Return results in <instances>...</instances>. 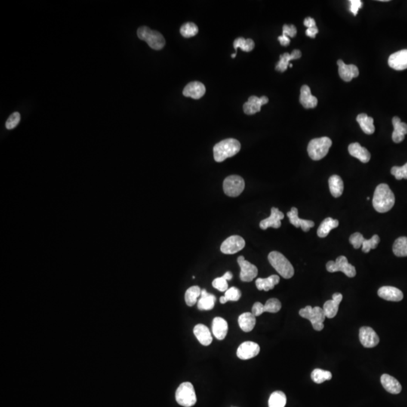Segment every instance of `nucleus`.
<instances>
[{
    "instance_id": "nucleus-1",
    "label": "nucleus",
    "mask_w": 407,
    "mask_h": 407,
    "mask_svg": "<svg viewBox=\"0 0 407 407\" xmlns=\"http://www.w3.org/2000/svg\"><path fill=\"white\" fill-rule=\"evenodd\" d=\"M395 203V197L389 185L382 183L379 185L374 192L373 205L379 213H386L390 211Z\"/></svg>"
},
{
    "instance_id": "nucleus-2",
    "label": "nucleus",
    "mask_w": 407,
    "mask_h": 407,
    "mask_svg": "<svg viewBox=\"0 0 407 407\" xmlns=\"http://www.w3.org/2000/svg\"><path fill=\"white\" fill-rule=\"evenodd\" d=\"M241 150V143L233 138L226 139L217 143L214 147V158L217 162L236 155Z\"/></svg>"
},
{
    "instance_id": "nucleus-3",
    "label": "nucleus",
    "mask_w": 407,
    "mask_h": 407,
    "mask_svg": "<svg viewBox=\"0 0 407 407\" xmlns=\"http://www.w3.org/2000/svg\"><path fill=\"white\" fill-rule=\"evenodd\" d=\"M269 263L272 267L285 279H290L294 275V266L289 260L278 251H272L269 254Z\"/></svg>"
},
{
    "instance_id": "nucleus-4",
    "label": "nucleus",
    "mask_w": 407,
    "mask_h": 407,
    "mask_svg": "<svg viewBox=\"0 0 407 407\" xmlns=\"http://www.w3.org/2000/svg\"><path fill=\"white\" fill-rule=\"evenodd\" d=\"M332 140L328 137L315 138L309 142L308 152L312 160L319 161L328 155L332 146Z\"/></svg>"
},
{
    "instance_id": "nucleus-5",
    "label": "nucleus",
    "mask_w": 407,
    "mask_h": 407,
    "mask_svg": "<svg viewBox=\"0 0 407 407\" xmlns=\"http://www.w3.org/2000/svg\"><path fill=\"white\" fill-rule=\"evenodd\" d=\"M137 36L147 42L149 46L154 50L162 49L165 45V39L158 31L152 30L148 26H141L137 29Z\"/></svg>"
},
{
    "instance_id": "nucleus-6",
    "label": "nucleus",
    "mask_w": 407,
    "mask_h": 407,
    "mask_svg": "<svg viewBox=\"0 0 407 407\" xmlns=\"http://www.w3.org/2000/svg\"><path fill=\"white\" fill-rule=\"evenodd\" d=\"M299 314L300 316L309 320L312 323V327L315 331H321L324 329V322L327 317L322 308L318 307V306L313 308L312 306H308L304 309H302Z\"/></svg>"
},
{
    "instance_id": "nucleus-7",
    "label": "nucleus",
    "mask_w": 407,
    "mask_h": 407,
    "mask_svg": "<svg viewBox=\"0 0 407 407\" xmlns=\"http://www.w3.org/2000/svg\"><path fill=\"white\" fill-rule=\"evenodd\" d=\"M176 401L182 407H193L197 402L196 395L192 383H183L176 392Z\"/></svg>"
},
{
    "instance_id": "nucleus-8",
    "label": "nucleus",
    "mask_w": 407,
    "mask_h": 407,
    "mask_svg": "<svg viewBox=\"0 0 407 407\" xmlns=\"http://www.w3.org/2000/svg\"><path fill=\"white\" fill-rule=\"evenodd\" d=\"M327 270L329 272H342L349 278H354L356 275L355 266L349 263L347 258L344 256H340L336 261H329L327 263Z\"/></svg>"
},
{
    "instance_id": "nucleus-9",
    "label": "nucleus",
    "mask_w": 407,
    "mask_h": 407,
    "mask_svg": "<svg viewBox=\"0 0 407 407\" xmlns=\"http://www.w3.org/2000/svg\"><path fill=\"white\" fill-rule=\"evenodd\" d=\"M245 187L244 179L238 175H231L223 181V190L229 197H237L241 195Z\"/></svg>"
},
{
    "instance_id": "nucleus-10",
    "label": "nucleus",
    "mask_w": 407,
    "mask_h": 407,
    "mask_svg": "<svg viewBox=\"0 0 407 407\" xmlns=\"http://www.w3.org/2000/svg\"><path fill=\"white\" fill-rule=\"evenodd\" d=\"M245 247V241L239 235H232L223 241L220 251L225 254H234Z\"/></svg>"
},
{
    "instance_id": "nucleus-11",
    "label": "nucleus",
    "mask_w": 407,
    "mask_h": 407,
    "mask_svg": "<svg viewBox=\"0 0 407 407\" xmlns=\"http://www.w3.org/2000/svg\"><path fill=\"white\" fill-rule=\"evenodd\" d=\"M238 263L241 268L240 278L244 282H251L258 275L257 266L245 260L243 256L238 257Z\"/></svg>"
},
{
    "instance_id": "nucleus-12",
    "label": "nucleus",
    "mask_w": 407,
    "mask_h": 407,
    "mask_svg": "<svg viewBox=\"0 0 407 407\" xmlns=\"http://www.w3.org/2000/svg\"><path fill=\"white\" fill-rule=\"evenodd\" d=\"M281 309V303L278 299L272 298L267 300L266 304L263 305L261 303H254L252 308L253 315L255 317L260 316L264 312L269 313H277Z\"/></svg>"
},
{
    "instance_id": "nucleus-13",
    "label": "nucleus",
    "mask_w": 407,
    "mask_h": 407,
    "mask_svg": "<svg viewBox=\"0 0 407 407\" xmlns=\"http://www.w3.org/2000/svg\"><path fill=\"white\" fill-rule=\"evenodd\" d=\"M359 340L364 347L374 348L380 343V337L373 328L362 327L359 331Z\"/></svg>"
},
{
    "instance_id": "nucleus-14",
    "label": "nucleus",
    "mask_w": 407,
    "mask_h": 407,
    "mask_svg": "<svg viewBox=\"0 0 407 407\" xmlns=\"http://www.w3.org/2000/svg\"><path fill=\"white\" fill-rule=\"evenodd\" d=\"M260 352V347L254 342H244L237 350V356L241 360H249L255 358Z\"/></svg>"
},
{
    "instance_id": "nucleus-15",
    "label": "nucleus",
    "mask_w": 407,
    "mask_h": 407,
    "mask_svg": "<svg viewBox=\"0 0 407 407\" xmlns=\"http://www.w3.org/2000/svg\"><path fill=\"white\" fill-rule=\"evenodd\" d=\"M269 102V98L266 96L257 97V96H251L248 99V102L244 103V112L247 115H254L261 110L262 106L266 104Z\"/></svg>"
},
{
    "instance_id": "nucleus-16",
    "label": "nucleus",
    "mask_w": 407,
    "mask_h": 407,
    "mask_svg": "<svg viewBox=\"0 0 407 407\" xmlns=\"http://www.w3.org/2000/svg\"><path fill=\"white\" fill-rule=\"evenodd\" d=\"M284 218V214L278 210V208H272L271 210L270 217L262 220L260 223V227L263 230L268 228L272 227L274 229H278L281 226V220Z\"/></svg>"
},
{
    "instance_id": "nucleus-17",
    "label": "nucleus",
    "mask_w": 407,
    "mask_h": 407,
    "mask_svg": "<svg viewBox=\"0 0 407 407\" xmlns=\"http://www.w3.org/2000/svg\"><path fill=\"white\" fill-rule=\"evenodd\" d=\"M389 65L395 70L407 69V49L394 53L389 58Z\"/></svg>"
},
{
    "instance_id": "nucleus-18",
    "label": "nucleus",
    "mask_w": 407,
    "mask_h": 407,
    "mask_svg": "<svg viewBox=\"0 0 407 407\" xmlns=\"http://www.w3.org/2000/svg\"><path fill=\"white\" fill-rule=\"evenodd\" d=\"M205 91H206V88L204 84L201 83L200 81H192L185 87L183 94L185 97L198 100L205 95Z\"/></svg>"
},
{
    "instance_id": "nucleus-19",
    "label": "nucleus",
    "mask_w": 407,
    "mask_h": 407,
    "mask_svg": "<svg viewBox=\"0 0 407 407\" xmlns=\"http://www.w3.org/2000/svg\"><path fill=\"white\" fill-rule=\"evenodd\" d=\"M287 215L291 224L294 225L297 228L301 227L304 232H309L310 229L315 226V223L312 220H303L299 217L298 210L297 208H291V211L288 212Z\"/></svg>"
},
{
    "instance_id": "nucleus-20",
    "label": "nucleus",
    "mask_w": 407,
    "mask_h": 407,
    "mask_svg": "<svg viewBox=\"0 0 407 407\" xmlns=\"http://www.w3.org/2000/svg\"><path fill=\"white\" fill-rule=\"evenodd\" d=\"M339 66V73L342 79L346 81H351L354 78H357L359 75L358 66L354 64L347 65L343 60L337 61Z\"/></svg>"
},
{
    "instance_id": "nucleus-21",
    "label": "nucleus",
    "mask_w": 407,
    "mask_h": 407,
    "mask_svg": "<svg viewBox=\"0 0 407 407\" xmlns=\"http://www.w3.org/2000/svg\"><path fill=\"white\" fill-rule=\"evenodd\" d=\"M343 300V295L340 293H336L333 295V299L324 303V309L326 317L328 318H334L338 313L339 306Z\"/></svg>"
},
{
    "instance_id": "nucleus-22",
    "label": "nucleus",
    "mask_w": 407,
    "mask_h": 407,
    "mask_svg": "<svg viewBox=\"0 0 407 407\" xmlns=\"http://www.w3.org/2000/svg\"><path fill=\"white\" fill-rule=\"evenodd\" d=\"M379 297L387 301L400 302L404 298V294L401 290L394 287H382L378 291Z\"/></svg>"
},
{
    "instance_id": "nucleus-23",
    "label": "nucleus",
    "mask_w": 407,
    "mask_h": 407,
    "mask_svg": "<svg viewBox=\"0 0 407 407\" xmlns=\"http://www.w3.org/2000/svg\"><path fill=\"white\" fill-rule=\"evenodd\" d=\"M394 126V132L392 134V140L395 143H399L405 138L407 134V125L401 121L399 117H394L392 120Z\"/></svg>"
},
{
    "instance_id": "nucleus-24",
    "label": "nucleus",
    "mask_w": 407,
    "mask_h": 407,
    "mask_svg": "<svg viewBox=\"0 0 407 407\" xmlns=\"http://www.w3.org/2000/svg\"><path fill=\"white\" fill-rule=\"evenodd\" d=\"M228 330H229V327H228V323L226 320L220 317H217L213 320V334L217 340H224L227 335Z\"/></svg>"
},
{
    "instance_id": "nucleus-25",
    "label": "nucleus",
    "mask_w": 407,
    "mask_h": 407,
    "mask_svg": "<svg viewBox=\"0 0 407 407\" xmlns=\"http://www.w3.org/2000/svg\"><path fill=\"white\" fill-rule=\"evenodd\" d=\"M193 332L197 340L203 346H210L212 343V336L207 326L201 324H197L194 328Z\"/></svg>"
},
{
    "instance_id": "nucleus-26",
    "label": "nucleus",
    "mask_w": 407,
    "mask_h": 407,
    "mask_svg": "<svg viewBox=\"0 0 407 407\" xmlns=\"http://www.w3.org/2000/svg\"><path fill=\"white\" fill-rule=\"evenodd\" d=\"M349 152L351 155L359 159L361 162L368 163L371 160V155L369 151L363 147L358 143H354L349 145Z\"/></svg>"
},
{
    "instance_id": "nucleus-27",
    "label": "nucleus",
    "mask_w": 407,
    "mask_h": 407,
    "mask_svg": "<svg viewBox=\"0 0 407 407\" xmlns=\"http://www.w3.org/2000/svg\"><path fill=\"white\" fill-rule=\"evenodd\" d=\"M381 383L383 388L389 393L398 395L402 390L401 383L389 374H383L381 377Z\"/></svg>"
},
{
    "instance_id": "nucleus-28",
    "label": "nucleus",
    "mask_w": 407,
    "mask_h": 407,
    "mask_svg": "<svg viewBox=\"0 0 407 407\" xmlns=\"http://www.w3.org/2000/svg\"><path fill=\"white\" fill-rule=\"evenodd\" d=\"M300 101L306 109H312L316 107L318 105V99L312 95L310 88L308 85H303L300 90Z\"/></svg>"
},
{
    "instance_id": "nucleus-29",
    "label": "nucleus",
    "mask_w": 407,
    "mask_h": 407,
    "mask_svg": "<svg viewBox=\"0 0 407 407\" xmlns=\"http://www.w3.org/2000/svg\"><path fill=\"white\" fill-rule=\"evenodd\" d=\"M302 56L301 51L300 50H294L291 54L289 53H284L280 56V60L276 65V70L279 72H284L288 69L290 65V61L292 60H297L300 58Z\"/></svg>"
},
{
    "instance_id": "nucleus-30",
    "label": "nucleus",
    "mask_w": 407,
    "mask_h": 407,
    "mask_svg": "<svg viewBox=\"0 0 407 407\" xmlns=\"http://www.w3.org/2000/svg\"><path fill=\"white\" fill-rule=\"evenodd\" d=\"M216 297L207 292L206 290H201V298L198 301V309L201 311H208L214 309L216 303Z\"/></svg>"
},
{
    "instance_id": "nucleus-31",
    "label": "nucleus",
    "mask_w": 407,
    "mask_h": 407,
    "mask_svg": "<svg viewBox=\"0 0 407 407\" xmlns=\"http://www.w3.org/2000/svg\"><path fill=\"white\" fill-rule=\"evenodd\" d=\"M238 324L244 332H251L256 325V317L251 312L241 314L238 318Z\"/></svg>"
},
{
    "instance_id": "nucleus-32",
    "label": "nucleus",
    "mask_w": 407,
    "mask_h": 407,
    "mask_svg": "<svg viewBox=\"0 0 407 407\" xmlns=\"http://www.w3.org/2000/svg\"><path fill=\"white\" fill-rule=\"evenodd\" d=\"M279 281L278 275H272L266 278H257L256 286L259 291H269L273 289Z\"/></svg>"
},
{
    "instance_id": "nucleus-33",
    "label": "nucleus",
    "mask_w": 407,
    "mask_h": 407,
    "mask_svg": "<svg viewBox=\"0 0 407 407\" xmlns=\"http://www.w3.org/2000/svg\"><path fill=\"white\" fill-rule=\"evenodd\" d=\"M357 121L365 134H373L375 132L374 120L372 117L368 116L365 113L359 114L357 117Z\"/></svg>"
},
{
    "instance_id": "nucleus-34",
    "label": "nucleus",
    "mask_w": 407,
    "mask_h": 407,
    "mask_svg": "<svg viewBox=\"0 0 407 407\" xmlns=\"http://www.w3.org/2000/svg\"><path fill=\"white\" fill-rule=\"evenodd\" d=\"M329 187L331 193L335 198L341 196L344 190V183L341 177L338 175H333L329 179Z\"/></svg>"
},
{
    "instance_id": "nucleus-35",
    "label": "nucleus",
    "mask_w": 407,
    "mask_h": 407,
    "mask_svg": "<svg viewBox=\"0 0 407 407\" xmlns=\"http://www.w3.org/2000/svg\"><path fill=\"white\" fill-rule=\"evenodd\" d=\"M339 221L337 220H334L331 217L326 218L324 221L320 225L318 229V235L320 238H325L329 235L332 229L338 227Z\"/></svg>"
},
{
    "instance_id": "nucleus-36",
    "label": "nucleus",
    "mask_w": 407,
    "mask_h": 407,
    "mask_svg": "<svg viewBox=\"0 0 407 407\" xmlns=\"http://www.w3.org/2000/svg\"><path fill=\"white\" fill-rule=\"evenodd\" d=\"M393 252L397 257H407V238L401 237L394 243Z\"/></svg>"
},
{
    "instance_id": "nucleus-37",
    "label": "nucleus",
    "mask_w": 407,
    "mask_h": 407,
    "mask_svg": "<svg viewBox=\"0 0 407 407\" xmlns=\"http://www.w3.org/2000/svg\"><path fill=\"white\" fill-rule=\"evenodd\" d=\"M287 397L284 392L277 391L271 395L269 400V407H284L286 405Z\"/></svg>"
},
{
    "instance_id": "nucleus-38",
    "label": "nucleus",
    "mask_w": 407,
    "mask_h": 407,
    "mask_svg": "<svg viewBox=\"0 0 407 407\" xmlns=\"http://www.w3.org/2000/svg\"><path fill=\"white\" fill-rule=\"evenodd\" d=\"M234 48L235 49V53H237V49L238 48H241L243 51H246V52H250L254 49L255 47V43H254V40L251 38H236L233 44Z\"/></svg>"
},
{
    "instance_id": "nucleus-39",
    "label": "nucleus",
    "mask_w": 407,
    "mask_h": 407,
    "mask_svg": "<svg viewBox=\"0 0 407 407\" xmlns=\"http://www.w3.org/2000/svg\"><path fill=\"white\" fill-rule=\"evenodd\" d=\"M201 290L198 286H192L186 291L185 301L188 306H193L197 303L198 297H201Z\"/></svg>"
},
{
    "instance_id": "nucleus-40",
    "label": "nucleus",
    "mask_w": 407,
    "mask_h": 407,
    "mask_svg": "<svg viewBox=\"0 0 407 407\" xmlns=\"http://www.w3.org/2000/svg\"><path fill=\"white\" fill-rule=\"evenodd\" d=\"M312 380L317 384H321L327 380H331L333 376L330 371H324V370L315 369L312 371Z\"/></svg>"
},
{
    "instance_id": "nucleus-41",
    "label": "nucleus",
    "mask_w": 407,
    "mask_h": 407,
    "mask_svg": "<svg viewBox=\"0 0 407 407\" xmlns=\"http://www.w3.org/2000/svg\"><path fill=\"white\" fill-rule=\"evenodd\" d=\"M198 32V26L192 22H188V23H184L180 27V33L185 38H191V37L195 36Z\"/></svg>"
},
{
    "instance_id": "nucleus-42",
    "label": "nucleus",
    "mask_w": 407,
    "mask_h": 407,
    "mask_svg": "<svg viewBox=\"0 0 407 407\" xmlns=\"http://www.w3.org/2000/svg\"><path fill=\"white\" fill-rule=\"evenodd\" d=\"M380 241V237L377 235H374L371 239L364 240L362 244L363 252L369 253L371 250L375 249L378 246Z\"/></svg>"
},
{
    "instance_id": "nucleus-43",
    "label": "nucleus",
    "mask_w": 407,
    "mask_h": 407,
    "mask_svg": "<svg viewBox=\"0 0 407 407\" xmlns=\"http://www.w3.org/2000/svg\"><path fill=\"white\" fill-rule=\"evenodd\" d=\"M241 293L239 289H238L235 287L229 288L227 291L225 292L224 297L228 301H238L241 298Z\"/></svg>"
},
{
    "instance_id": "nucleus-44",
    "label": "nucleus",
    "mask_w": 407,
    "mask_h": 407,
    "mask_svg": "<svg viewBox=\"0 0 407 407\" xmlns=\"http://www.w3.org/2000/svg\"><path fill=\"white\" fill-rule=\"evenodd\" d=\"M391 172L392 175L395 176L397 180L407 179V163L402 167H393Z\"/></svg>"
},
{
    "instance_id": "nucleus-45",
    "label": "nucleus",
    "mask_w": 407,
    "mask_h": 407,
    "mask_svg": "<svg viewBox=\"0 0 407 407\" xmlns=\"http://www.w3.org/2000/svg\"><path fill=\"white\" fill-rule=\"evenodd\" d=\"M227 281L223 276L220 277V278H215L213 281L212 285L215 289L218 290L219 291L226 292L229 289V284Z\"/></svg>"
},
{
    "instance_id": "nucleus-46",
    "label": "nucleus",
    "mask_w": 407,
    "mask_h": 407,
    "mask_svg": "<svg viewBox=\"0 0 407 407\" xmlns=\"http://www.w3.org/2000/svg\"><path fill=\"white\" fill-rule=\"evenodd\" d=\"M20 121V115L19 112H15L10 115L9 118L7 119L5 127L7 129L11 130L15 128Z\"/></svg>"
},
{
    "instance_id": "nucleus-47",
    "label": "nucleus",
    "mask_w": 407,
    "mask_h": 407,
    "mask_svg": "<svg viewBox=\"0 0 407 407\" xmlns=\"http://www.w3.org/2000/svg\"><path fill=\"white\" fill-rule=\"evenodd\" d=\"M364 240H365V238L359 232H355L353 235H351L350 238H349V241H350L351 244L353 245L354 248H355V249H358V248L362 246Z\"/></svg>"
},
{
    "instance_id": "nucleus-48",
    "label": "nucleus",
    "mask_w": 407,
    "mask_h": 407,
    "mask_svg": "<svg viewBox=\"0 0 407 407\" xmlns=\"http://www.w3.org/2000/svg\"><path fill=\"white\" fill-rule=\"evenodd\" d=\"M297 29L294 25L285 24L283 26L282 35H287L288 37H294L297 35Z\"/></svg>"
},
{
    "instance_id": "nucleus-49",
    "label": "nucleus",
    "mask_w": 407,
    "mask_h": 407,
    "mask_svg": "<svg viewBox=\"0 0 407 407\" xmlns=\"http://www.w3.org/2000/svg\"><path fill=\"white\" fill-rule=\"evenodd\" d=\"M363 2L361 0H351L350 1V11L356 16L358 14L360 8H362Z\"/></svg>"
},
{
    "instance_id": "nucleus-50",
    "label": "nucleus",
    "mask_w": 407,
    "mask_h": 407,
    "mask_svg": "<svg viewBox=\"0 0 407 407\" xmlns=\"http://www.w3.org/2000/svg\"><path fill=\"white\" fill-rule=\"evenodd\" d=\"M318 32V27L316 26H314V27L308 28L306 29V35L308 36L311 37V38H315Z\"/></svg>"
},
{
    "instance_id": "nucleus-51",
    "label": "nucleus",
    "mask_w": 407,
    "mask_h": 407,
    "mask_svg": "<svg viewBox=\"0 0 407 407\" xmlns=\"http://www.w3.org/2000/svg\"><path fill=\"white\" fill-rule=\"evenodd\" d=\"M278 40H279L280 43H281V45H283V46H287V45H289L290 42H291V39H290L289 37L287 36V35H281V36L278 37Z\"/></svg>"
},
{
    "instance_id": "nucleus-52",
    "label": "nucleus",
    "mask_w": 407,
    "mask_h": 407,
    "mask_svg": "<svg viewBox=\"0 0 407 407\" xmlns=\"http://www.w3.org/2000/svg\"><path fill=\"white\" fill-rule=\"evenodd\" d=\"M304 25L308 28L314 27V26H316V22L312 17H308L305 19Z\"/></svg>"
},
{
    "instance_id": "nucleus-53",
    "label": "nucleus",
    "mask_w": 407,
    "mask_h": 407,
    "mask_svg": "<svg viewBox=\"0 0 407 407\" xmlns=\"http://www.w3.org/2000/svg\"><path fill=\"white\" fill-rule=\"evenodd\" d=\"M223 277L226 280V281H230V280H232L233 275H232V272H227L223 275Z\"/></svg>"
},
{
    "instance_id": "nucleus-54",
    "label": "nucleus",
    "mask_w": 407,
    "mask_h": 407,
    "mask_svg": "<svg viewBox=\"0 0 407 407\" xmlns=\"http://www.w3.org/2000/svg\"><path fill=\"white\" fill-rule=\"evenodd\" d=\"M236 54H237V53H235V54H232V58H235V56H236Z\"/></svg>"
},
{
    "instance_id": "nucleus-55",
    "label": "nucleus",
    "mask_w": 407,
    "mask_h": 407,
    "mask_svg": "<svg viewBox=\"0 0 407 407\" xmlns=\"http://www.w3.org/2000/svg\"><path fill=\"white\" fill-rule=\"evenodd\" d=\"M289 66H290V67H293L292 63H290Z\"/></svg>"
}]
</instances>
